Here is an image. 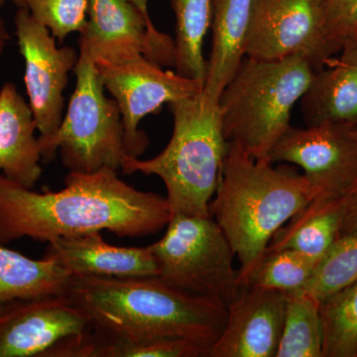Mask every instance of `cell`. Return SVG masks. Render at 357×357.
Here are the masks:
<instances>
[{"instance_id": "6da1fadb", "label": "cell", "mask_w": 357, "mask_h": 357, "mask_svg": "<svg viewBox=\"0 0 357 357\" xmlns=\"http://www.w3.org/2000/svg\"><path fill=\"white\" fill-rule=\"evenodd\" d=\"M117 173L70 172L64 189L44 192L0 176V243L22 237L49 243L102 230L134 238L165 229L172 217L168 199L135 189Z\"/></svg>"}, {"instance_id": "7a4b0ae2", "label": "cell", "mask_w": 357, "mask_h": 357, "mask_svg": "<svg viewBox=\"0 0 357 357\" xmlns=\"http://www.w3.org/2000/svg\"><path fill=\"white\" fill-rule=\"evenodd\" d=\"M66 295L91 328L134 340L183 338L213 347L227 321V306L171 287L159 277L72 276Z\"/></svg>"}, {"instance_id": "3957f363", "label": "cell", "mask_w": 357, "mask_h": 357, "mask_svg": "<svg viewBox=\"0 0 357 357\" xmlns=\"http://www.w3.org/2000/svg\"><path fill=\"white\" fill-rule=\"evenodd\" d=\"M314 198L304 175L251 158L229 142L210 213L241 263V286L275 232Z\"/></svg>"}, {"instance_id": "277c9868", "label": "cell", "mask_w": 357, "mask_h": 357, "mask_svg": "<svg viewBox=\"0 0 357 357\" xmlns=\"http://www.w3.org/2000/svg\"><path fill=\"white\" fill-rule=\"evenodd\" d=\"M172 137L154 158L128 156L121 170L158 176L172 213L208 217L227 153L220 102L204 93L171 103Z\"/></svg>"}, {"instance_id": "5b68a950", "label": "cell", "mask_w": 357, "mask_h": 357, "mask_svg": "<svg viewBox=\"0 0 357 357\" xmlns=\"http://www.w3.org/2000/svg\"><path fill=\"white\" fill-rule=\"evenodd\" d=\"M314 70L292 57H245L220 98L223 135L255 160H267L291 128V112L306 93Z\"/></svg>"}, {"instance_id": "8992f818", "label": "cell", "mask_w": 357, "mask_h": 357, "mask_svg": "<svg viewBox=\"0 0 357 357\" xmlns=\"http://www.w3.org/2000/svg\"><path fill=\"white\" fill-rule=\"evenodd\" d=\"M76 88L57 130L38 138L42 159L60 152L70 172L91 174L103 168L121 170L128 156L121 110L105 93L96 62L79 50Z\"/></svg>"}, {"instance_id": "52a82bcc", "label": "cell", "mask_w": 357, "mask_h": 357, "mask_svg": "<svg viewBox=\"0 0 357 357\" xmlns=\"http://www.w3.org/2000/svg\"><path fill=\"white\" fill-rule=\"evenodd\" d=\"M162 281L182 292L229 306L239 292L236 253L211 215L172 213L165 236L148 246Z\"/></svg>"}, {"instance_id": "ba28073f", "label": "cell", "mask_w": 357, "mask_h": 357, "mask_svg": "<svg viewBox=\"0 0 357 357\" xmlns=\"http://www.w3.org/2000/svg\"><path fill=\"white\" fill-rule=\"evenodd\" d=\"M335 54L319 0H252L246 57L259 61L301 57L316 72Z\"/></svg>"}, {"instance_id": "9c48e42d", "label": "cell", "mask_w": 357, "mask_h": 357, "mask_svg": "<svg viewBox=\"0 0 357 357\" xmlns=\"http://www.w3.org/2000/svg\"><path fill=\"white\" fill-rule=\"evenodd\" d=\"M98 76L121 110L128 156L138 157L148 146V137L138 129L148 114L166 103L196 95L204 84L172 70H164L144 56L112 63L96 61Z\"/></svg>"}, {"instance_id": "30bf717a", "label": "cell", "mask_w": 357, "mask_h": 357, "mask_svg": "<svg viewBox=\"0 0 357 357\" xmlns=\"http://www.w3.org/2000/svg\"><path fill=\"white\" fill-rule=\"evenodd\" d=\"M356 128L344 124L291 126L268 161L301 167L314 198H345L357 185Z\"/></svg>"}, {"instance_id": "8fae6325", "label": "cell", "mask_w": 357, "mask_h": 357, "mask_svg": "<svg viewBox=\"0 0 357 357\" xmlns=\"http://www.w3.org/2000/svg\"><path fill=\"white\" fill-rule=\"evenodd\" d=\"M79 46L95 62L144 56L161 67L175 63L172 38L158 31L131 0H89L88 22Z\"/></svg>"}, {"instance_id": "7c38bea8", "label": "cell", "mask_w": 357, "mask_h": 357, "mask_svg": "<svg viewBox=\"0 0 357 357\" xmlns=\"http://www.w3.org/2000/svg\"><path fill=\"white\" fill-rule=\"evenodd\" d=\"M14 25L24 59L28 103L40 136L50 135L63 121V93L70 70L76 67L79 53L69 46L58 48L48 28L34 20L25 7H18Z\"/></svg>"}, {"instance_id": "4fadbf2b", "label": "cell", "mask_w": 357, "mask_h": 357, "mask_svg": "<svg viewBox=\"0 0 357 357\" xmlns=\"http://www.w3.org/2000/svg\"><path fill=\"white\" fill-rule=\"evenodd\" d=\"M89 330L88 317L66 294L8 301L0 304V357H49Z\"/></svg>"}, {"instance_id": "5bb4252c", "label": "cell", "mask_w": 357, "mask_h": 357, "mask_svg": "<svg viewBox=\"0 0 357 357\" xmlns=\"http://www.w3.org/2000/svg\"><path fill=\"white\" fill-rule=\"evenodd\" d=\"M286 306V293L243 287L227 307V321L208 357H276Z\"/></svg>"}, {"instance_id": "9a60e30c", "label": "cell", "mask_w": 357, "mask_h": 357, "mask_svg": "<svg viewBox=\"0 0 357 357\" xmlns=\"http://www.w3.org/2000/svg\"><path fill=\"white\" fill-rule=\"evenodd\" d=\"M44 257L57 262L72 276L143 278L159 275L158 263L149 248L110 245L100 232L53 239Z\"/></svg>"}, {"instance_id": "2e32d148", "label": "cell", "mask_w": 357, "mask_h": 357, "mask_svg": "<svg viewBox=\"0 0 357 357\" xmlns=\"http://www.w3.org/2000/svg\"><path fill=\"white\" fill-rule=\"evenodd\" d=\"M338 58L316 70L301 100L307 126L344 124L357 128V34Z\"/></svg>"}, {"instance_id": "e0dca14e", "label": "cell", "mask_w": 357, "mask_h": 357, "mask_svg": "<svg viewBox=\"0 0 357 357\" xmlns=\"http://www.w3.org/2000/svg\"><path fill=\"white\" fill-rule=\"evenodd\" d=\"M36 121L13 83L0 89V171L7 180L33 189L41 178Z\"/></svg>"}, {"instance_id": "ac0fdd59", "label": "cell", "mask_w": 357, "mask_h": 357, "mask_svg": "<svg viewBox=\"0 0 357 357\" xmlns=\"http://www.w3.org/2000/svg\"><path fill=\"white\" fill-rule=\"evenodd\" d=\"M211 51L206 61L204 93L220 102L245 56L252 0H211Z\"/></svg>"}, {"instance_id": "d6986e66", "label": "cell", "mask_w": 357, "mask_h": 357, "mask_svg": "<svg viewBox=\"0 0 357 357\" xmlns=\"http://www.w3.org/2000/svg\"><path fill=\"white\" fill-rule=\"evenodd\" d=\"M347 198L312 199L275 232L266 249H293L321 260L340 236Z\"/></svg>"}, {"instance_id": "ffe728a7", "label": "cell", "mask_w": 357, "mask_h": 357, "mask_svg": "<svg viewBox=\"0 0 357 357\" xmlns=\"http://www.w3.org/2000/svg\"><path fill=\"white\" fill-rule=\"evenodd\" d=\"M72 275L48 258L35 260L0 243V304L15 299L62 295Z\"/></svg>"}, {"instance_id": "44dd1931", "label": "cell", "mask_w": 357, "mask_h": 357, "mask_svg": "<svg viewBox=\"0 0 357 357\" xmlns=\"http://www.w3.org/2000/svg\"><path fill=\"white\" fill-rule=\"evenodd\" d=\"M211 347L197 340H134L91 330L70 340L62 357H208Z\"/></svg>"}, {"instance_id": "7402d4cb", "label": "cell", "mask_w": 357, "mask_h": 357, "mask_svg": "<svg viewBox=\"0 0 357 357\" xmlns=\"http://www.w3.org/2000/svg\"><path fill=\"white\" fill-rule=\"evenodd\" d=\"M176 18L175 72L204 84L206 61L204 37L213 18L211 0H171Z\"/></svg>"}, {"instance_id": "603a6c76", "label": "cell", "mask_w": 357, "mask_h": 357, "mask_svg": "<svg viewBox=\"0 0 357 357\" xmlns=\"http://www.w3.org/2000/svg\"><path fill=\"white\" fill-rule=\"evenodd\" d=\"M319 303L303 290L287 293L283 331L276 357H323Z\"/></svg>"}, {"instance_id": "cb8c5ba5", "label": "cell", "mask_w": 357, "mask_h": 357, "mask_svg": "<svg viewBox=\"0 0 357 357\" xmlns=\"http://www.w3.org/2000/svg\"><path fill=\"white\" fill-rule=\"evenodd\" d=\"M323 357H357V278L319 303Z\"/></svg>"}, {"instance_id": "d4e9b609", "label": "cell", "mask_w": 357, "mask_h": 357, "mask_svg": "<svg viewBox=\"0 0 357 357\" xmlns=\"http://www.w3.org/2000/svg\"><path fill=\"white\" fill-rule=\"evenodd\" d=\"M319 262L293 249H266L241 287L271 289L284 293L302 290Z\"/></svg>"}, {"instance_id": "484cf974", "label": "cell", "mask_w": 357, "mask_h": 357, "mask_svg": "<svg viewBox=\"0 0 357 357\" xmlns=\"http://www.w3.org/2000/svg\"><path fill=\"white\" fill-rule=\"evenodd\" d=\"M357 278V232L338 237L303 291L321 302Z\"/></svg>"}, {"instance_id": "4316f807", "label": "cell", "mask_w": 357, "mask_h": 357, "mask_svg": "<svg viewBox=\"0 0 357 357\" xmlns=\"http://www.w3.org/2000/svg\"><path fill=\"white\" fill-rule=\"evenodd\" d=\"M34 20L63 42L73 32L83 33L88 22L89 0H21Z\"/></svg>"}, {"instance_id": "83f0119b", "label": "cell", "mask_w": 357, "mask_h": 357, "mask_svg": "<svg viewBox=\"0 0 357 357\" xmlns=\"http://www.w3.org/2000/svg\"><path fill=\"white\" fill-rule=\"evenodd\" d=\"M319 3L328 38L340 53L345 42L357 34V0H319Z\"/></svg>"}, {"instance_id": "f1b7e54d", "label": "cell", "mask_w": 357, "mask_h": 357, "mask_svg": "<svg viewBox=\"0 0 357 357\" xmlns=\"http://www.w3.org/2000/svg\"><path fill=\"white\" fill-rule=\"evenodd\" d=\"M357 232V185L347 196L340 236Z\"/></svg>"}, {"instance_id": "f546056e", "label": "cell", "mask_w": 357, "mask_h": 357, "mask_svg": "<svg viewBox=\"0 0 357 357\" xmlns=\"http://www.w3.org/2000/svg\"><path fill=\"white\" fill-rule=\"evenodd\" d=\"M9 40H10V35H9L8 29H7L6 22L0 16V57L6 50Z\"/></svg>"}, {"instance_id": "4dcf8cb0", "label": "cell", "mask_w": 357, "mask_h": 357, "mask_svg": "<svg viewBox=\"0 0 357 357\" xmlns=\"http://www.w3.org/2000/svg\"><path fill=\"white\" fill-rule=\"evenodd\" d=\"M6 3H13L18 7L22 6V2H21V0H0V7Z\"/></svg>"}, {"instance_id": "1f68e13d", "label": "cell", "mask_w": 357, "mask_h": 357, "mask_svg": "<svg viewBox=\"0 0 357 357\" xmlns=\"http://www.w3.org/2000/svg\"><path fill=\"white\" fill-rule=\"evenodd\" d=\"M356 130H357V128H356Z\"/></svg>"}]
</instances>
